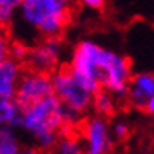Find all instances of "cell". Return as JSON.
<instances>
[{
  "label": "cell",
  "mask_w": 154,
  "mask_h": 154,
  "mask_svg": "<svg viewBox=\"0 0 154 154\" xmlns=\"http://www.w3.org/2000/svg\"><path fill=\"white\" fill-rule=\"evenodd\" d=\"M19 16L43 38H63L74 17V0H22Z\"/></svg>",
  "instance_id": "1"
},
{
  "label": "cell",
  "mask_w": 154,
  "mask_h": 154,
  "mask_svg": "<svg viewBox=\"0 0 154 154\" xmlns=\"http://www.w3.org/2000/svg\"><path fill=\"white\" fill-rule=\"evenodd\" d=\"M113 135H115L118 140H126V138H129V135H131L129 126L126 124V123H123V121L115 123V126H113Z\"/></svg>",
  "instance_id": "17"
},
{
  "label": "cell",
  "mask_w": 154,
  "mask_h": 154,
  "mask_svg": "<svg viewBox=\"0 0 154 154\" xmlns=\"http://www.w3.org/2000/svg\"><path fill=\"white\" fill-rule=\"evenodd\" d=\"M154 94V74H135L131 77L124 101L132 107L145 110L149 96Z\"/></svg>",
  "instance_id": "8"
},
{
  "label": "cell",
  "mask_w": 154,
  "mask_h": 154,
  "mask_svg": "<svg viewBox=\"0 0 154 154\" xmlns=\"http://www.w3.org/2000/svg\"><path fill=\"white\" fill-rule=\"evenodd\" d=\"M49 154H83V142L79 124H66L60 131V138Z\"/></svg>",
  "instance_id": "10"
},
{
  "label": "cell",
  "mask_w": 154,
  "mask_h": 154,
  "mask_svg": "<svg viewBox=\"0 0 154 154\" xmlns=\"http://www.w3.org/2000/svg\"><path fill=\"white\" fill-rule=\"evenodd\" d=\"M116 52L109 51L106 47H101L93 41H80L75 44L72 55H71V66L72 72L85 83L93 91L102 88L106 80L107 69L110 63L113 61Z\"/></svg>",
  "instance_id": "3"
},
{
  "label": "cell",
  "mask_w": 154,
  "mask_h": 154,
  "mask_svg": "<svg viewBox=\"0 0 154 154\" xmlns=\"http://www.w3.org/2000/svg\"><path fill=\"white\" fill-rule=\"evenodd\" d=\"M0 35H10V27L0 20Z\"/></svg>",
  "instance_id": "20"
},
{
  "label": "cell",
  "mask_w": 154,
  "mask_h": 154,
  "mask_svg": "<svg viewBox=\"0 0 154 154\" xmlns=\"http://www.w3.org/2000/svg\"><path fill=\"white\" fill-rule=\"evenodd\" d=\"M22 0H0V20L5 22L11 29L14 13L19 10Z\"/></svg>",
  "instance_id": "14"
},
{
  "label": "cell",
  "mask_w": 154,
  "mask_h": 154,
  "mask_svg": "<svg viewBox=\"0 0 154 154\" xmlns=\"http://www.w3.org/2000/svg\"><path fill=\"white\" fill-rule=\"evenodd\" d=\"M60 52L61 38H43L30 46L24 68L52 75L60 66Z\"/></svg>",
  "instance_id": "7"
},
{
  "label": "cell",
  "mask_w": 154,
  "mask_h": 154,
  "mask_svg": "<svg viewBox=\"0 0 154 154\" xmlns=\"http://www.w3.org/2000/svg\"><path fill=\"white\" fill-rule=\"evenodd\" d=\"M83 140V154H110L113 149L112 134L104 116H85L79 123Z\"/></svg>",
  "instance_id": "5"
},
{
  "label": "cell",
  "mask_w": 154,
  "mask_h": 154,
  "mask_svg": "<svg viewBox=\"0 0 154 154\" xmlns=\"http://www.w3.org/2000/svg\"><path fill=\"white\" fill-rule=\"evenodd\" d=\"M52 82L54 93L60 97L65 107L79 116H85V113L91 109L94 91L72 72L69 63L58 66V69L52 74Z\"/></svg>",
  "instance_id": "4"
},
{
  "label": "cell",
  "mask_w": 154,
  "mask_h": 154,
  "mask_svg": "<svg viewBox=\"0 0 154 154\" xmlns=\"http://www.w3.org/2000/svg\"><path fill=\"white\" fill-rule=\"evenodd\" d=\"M11 51V36L10 35H0V63L10 58Z\"/></svg>",
  "instance_id": "16"
},
{
  "label": "cell",
  "mask_w": 154,
  "mask_h": 154,
  "mask_svg": "<svg viewBox=\"0 0 154 154\" xmlns=\"http://www.w3.org/2000/svg\"><path fill=\"white\" fill-rule=\"evenodd\" d=\"M22 146L13 126H0V154H19Z\"/></svg>",
  "instance_id": "13"
},
{
  "label": "cell",
  "mask_w": 154,
  "mask_h": 154,
  "mask_svg": "<svg viewBox=\"0 0 154 154\" xmlns=\"http://www.w3.org/2000/svg\"><path fill=\"white\" fill-rule=\"evenodd\" d=\"M82 5H85L87 8L94 10V11H104L107 5V0H79Z\"/></svg>",
  "instance_id": "18"
},
{
  "label": "cell",
  "mask_w": 154,
  "mask_h": 154,
  "mask_svg": "<svg viewBox=\"0 0 154 154\" xmlns=\"http://www.w3.org/2000/svg\"><path fill=\"white\" fill-rule=\"evenodd\" d=\"M20 107L14 97H6L0 94V126H13L19 128Z\"/></svg>",
  "instance_id": "12"
},
{
  "label": "cell",
  "mask_w": 154,
  "mask_h": 154,
  "mask_svg": "<svg viewBox=\"0 0 154 154\" xmlns=\"http://www.w3.org/2000/svg\"><path fill=\"white\" fill-rule=\"evenodd\" d=\"M30 51V46L25 43V41H20V39H11V51H10V57L14 58L17 61H20L24 65V61L29 55Z\"/></svg>",
  "instance_id": "15"
},
{
  "label": "cell",
  "mask_w": 154,
  "mask_h": 154,
  "mask_svg": "<svg viewBox=\"0 0 154 154\" xmlns=\"http://www.w3.org/2000/svg\"><path fill=\"white\" fill-rule=\"evenodd\" d=\"M115 97L116 96L112 91H109L107 88H99L97 91H94L91 109L94 110V113L99 115V116H104V118L113 116L115 112H116Z\"/></svg>",
  "instance_id": "11"
},
{
  "label": "cell",
  "mask_w": 154,
  "mask_h": 154,
  "mask_svg": "<svg viewBox=\"0 0 154 154\" xmlns=\"http://www.w3.org/2000/svg\"><path fill=\"white\" fill-rule=\"evenodd\" d=\"M85 116H79L65 107L60 97L52 93L43 99L33 102L20 112L19 128L36 137L43 132L61 131L66 124L77 126Z\"/></svg>",
  "instance_id": "2"
},
{
  "label": "cell",
  "mask_w": 154,
  "mask_h": 154,
  "mask_svg": "<svg viewBox=\"0 0 154 154\" xmlns=\"http://www.w3.org/2000/svg\"><path fill=\"white\" fill-rule=\"evenodd\" d=\"M24 69L25 68L22 63L11 57L0 63V94L14 97Z\"/></svg>",
  "instance_id": "9"
},
{
  "label": "cell",
  "mask_w": 154,
  "mask_h": 154,
  "mask_svg": "<svg viewBox=\"0 0 154 154\" xmlns=\"http://www.w3.org/2000/svg\"><path fill=\"white\" fill-rule=\"evenodd\" d=\"M143 112H146V113H149V115H154V94L149 96V99H148V102H146Z\"/></svg>",
  "instance_id": "19"
},
{
  "label": "cell",
  "mask_w": 154,
  "mask_h": 154,
  "mask_svg": "<svg viewBox=\"0 0 154 154\" xmlns=\"http://www.w3.org/2000/svg\"><path fill=\"white\" fill-rule=\"evenodd\" d=\"M52 93H54V82L51 74L25 68L22 75H20L14 99L19 104L20 110H24L25 107L32 106L33 102L43 99V97Z\"/></svg>",
  "instance_id": "6"
}]
</instances>
